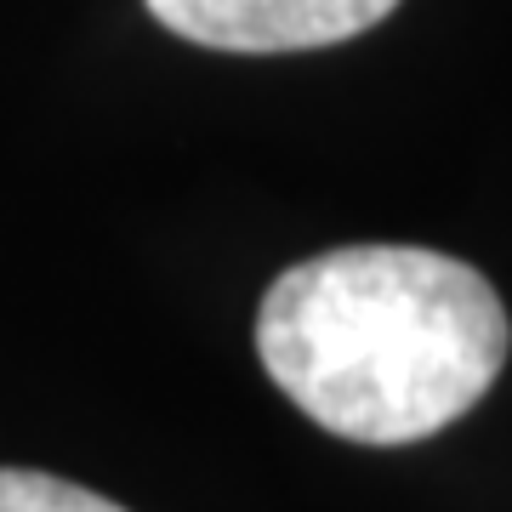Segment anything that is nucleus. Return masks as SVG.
Listing matches in <instances>:
<instances>
[{
    "label": "nucleus",
    "instance_id": "1",
    "mask_svg": "<svg viewBox=\"0 0 512 512\" xmlns=\"http://www.w3.org/2000/svg\"><path fill=\"white\" fill-rule=\"evenodd\" d=\"M512 325L490 279L421 245H348L279 274L256 353L279 393L353 444H416L501 376Z\"/></svg>",
    "mask_w": 512,
    "mask_h": 512
},
{
    "label": "nucleus",
    "instance_id": "2",
    "mask_svg": "<svg viewBox=\"0 0 512 512\" xmlns=\"http://www.w3.org/2000/svg\"><path fill=\"white\" fill-rule=\"evenodd\" d=\"M399 0H148L171 35L217 52H308L365 35Z\"/></svg>",
    "mask_w": 512,
    "mask_h": 512
},
{
    "label": "nucleus",
    "instance_id": "3",
    "mask_svg": "<svg viewBox=\"0 0 512 512\" xmlns=\"http://www.w3.org/2000/svg\"><path fill=\"white\" fill-rule=\"evenodd\" d=\"M0 512H126L103 501V495L63 484L52 473H23V467H0Z\"/></svg>",
    "mask_w": 512,
    "mask_h": 512
}]
</instances>
